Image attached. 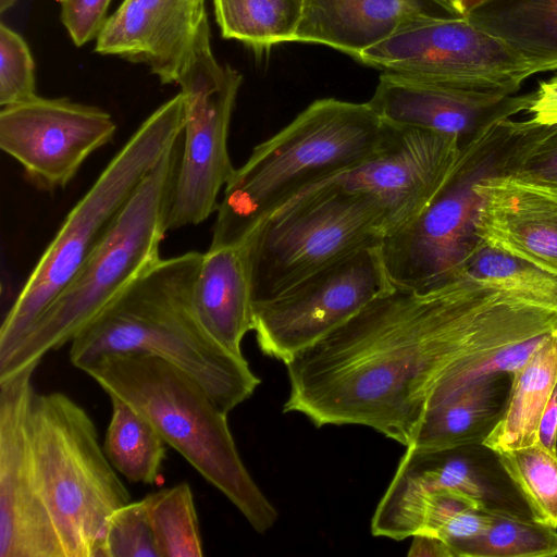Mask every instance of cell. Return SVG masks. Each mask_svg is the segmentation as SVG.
I'll return each instance as SVG.
<instances>
[{
  "mask_svg": "<svg viewBox=\"0 0 557 557\" xmlns=\"http://www.w3.org/2000/svg\"><path fill=\"white\" fill-rule=\"evenodd\" d=\"M475 188L480 242L557 275V186L495 174Z\"/></svg>",
  "mask_w": 557,
  "mask_h": 557,
  "instance_id": "18",
  "label": "cell"
},
{
  "mask_svg": "<svg viewBox=\"0 0 557 557\" xmlns=\"http://www.w3.org/2000/svg\"><path fill=\"white\" fill-rule=\"evenodd\" d=\"M457 557H554L557 529L492 508L488 529L456 548Z\"/></svg>",
  "mask_w": 557,
  "mask_h": 557,
  "instance_id": "28",
  "label": "cell"
},
{
  "mask_svg": "<svg viewBox=\"0 0 557 557\" xmlns=\"http://www.w3.org/2000/svg\"><path fill=\"white\" fill-rule=\"evenodd\" d=\"M145 498L159 557L203 556L194 495L188 483L161 488Z\"/></svg>",
  "mask_w": 557,
  "mask_h": 557,
  "instance_id": "27",
  "label": "cell"
},
{
  "mask_svg": "<svg viewBox=\"0 0 557 557\" xmlns=\"http://www.w3.org/2000/svg\"><path fill=\"white\" fill-rule=\"evenodd\" d=\"M26 431L63 557H102L109 518L131 495L100 445L91 417L66 394L35 393Z\"/></svg>",
  "mask_w": 557,
  "mask_h": 557,
  "instance_id": "7",
  "label": "cell"
},
{
  "mask_svg": "<svg viewBox=\"0 0 557 557\" xmlns=\"http://www.w3.org/2000/svg\"><path fill=\"white\" fill-rule=\"evenodd\" d=\"M17 0H0V12L4 13L5 11L10 10Z\"/></svg>",
  "mask_w": 557,
  "mask_h": 557,
  "instance_id": "42",
  "label": "cell"
},
{
  "mask_svg": "<svg viewBox=\"0 0 557 557\" xmlns=\"http://www.w3.org/2000/svg\"><path fill=\"white\" fill-rule=\"evenodd\" d=\"M194 301L206 330L225 348L243 355L252 331V281L247 246L208 248L197 275Z\"/></svg>",
  "mask_w": 557,
  "mask_h": 557,
  "instance_id": "20",
  "label": "cell"
},
{
  "mask_svg": "<svg viewBox=\"0 0 557 557\" xmlns=\"http://www.w3.org/2000/svg\"><path fill=\"white\" fill-rule=\"evenodd\" d=\"M491 520L492 508L484 504L458 513L443 525L435 536L446 542L456 555V548L482 535L488 529Z\"/></svg>",
  "mask_w": 557,
  "mask_h": 557,
  "instance_id": "35",
  "label": "cell"
},
{
  "mask_svg": "<svg viewBox=\"0 0 557 557\" xmlns=\"http://www.w3.org/2000/svg\"><path fill=\"white\" fill-rule=\"evenodd\" d=\"M191 1H194L197 4H205V0H191Z\"/></svg>",
  "mask_w": 557,
  "mask_h": 557,
  "instance_id": "43",
  "label": "cell"
},
{
  "mask_svg": "<svg viewBox=\"0 0 557 557\" xmlns=\"http://www.w3.org/2000/svg\"><path fill=\"white\" fill-rule=\"evenodd\" d=\"M358 61L406 78L459 90L513 96L557 62L527 57L468 15L413 22L366 49Z\"/></svg>",
  "mask_w": 557,
  "mask_h": 557,
  "instance_id": "10",
  "label": "cell"
},
{
  "mask_svg": "<svg viewBox=\"0 0 557 557\" xmlns=\"http://www.w3.org/2000/svg\"><path fill=\"white\" fill-rule=\"evenodd\" d=\"M388 126L387 137L375 154L315 183L374 200L384 213L386 235L423 209L450 174L461 150L460 141L453 136Z\"/></svg>",
  "mask_w": 557,
  "mask_h": 557,
  "instance_id": "15",
  "label": "cell"
},
{
  "mask_svg": "<svg viewBox=\"0 0 557 557\" xmlns=\"http://www.w3.org/2000/svg\"><path fill=\"white\" fill-rule=\"evenodd\" d=\"M512 379V373H491L428 403L408 447L450 449L482 445L505 411Z\"/></svg>",
  "mask_w": 557,
  "mask_h": 557,
  "instance_id": "21",
  "label": "cell"
},
{
  "mask_svg": "<svg viewBox=\"0 0 557 557\" xmlns=\"http://www.w3.org/2000/svg\"><path fill=\"white\" fill-rule=\"evenodd\" d=\"M496 455L532 519L557 529V454L537 442Z\"/></svg>",
  "mask_w": 557,
  "mask_h": 557,
  "instance_id": "29",
  "label": "cell"
},
{
  "mask_svg": "<svg viewBox=\"0 0 557 557\" xmlns=\"http://www.w3.org/2000/svg\"><path fill=\"white\" fill-rule=\"evenodd\" d=\"M531 121V120H530ZM532 123L540 124V125H548L557 123V109L549 111L545 113L544 115L540 116L535 121H531Z\"/></svg>",
  "mask_w": 557,
  "mask_h": 557,
  "instance_id": "40",
  "label": "cell"
},
{
  "mask_svg": "<svg viewBox=\"0 0 557 557\" xmlns=\"http://www.w3.org/2000/svg\"><path fill=\"white\" fill-rule=\"evenodd\" d=\"M537 436L540 444L557 454V384L543 411Z\"/></svg>",
  "mask_w": 557,
  "mask_h": 557,
  "instance_id": "38",
  "label": "cell"
},
{
  "mask_svg": "<svg viewBox=\"0 0 557 557\" xmlns=\"http://www.w3.org/2000/svg\"><path fill=\"white\" fill-rule=\"evenodd\" d=\"M386 233L384 213L371 198L330 185L306 187L243 243L253 304L280 296L357 251L379 247Z\"/></svg>",
  "mask_w": 557,
  "mask_h": 557,
  "instance_id": "9",
  "label": "cell"
},
{
  "mask_svg": "<svg viewBox=\"0 0 557 557\" xmlns=\"http://www.w3.org/2000/svg\"><path fill=\"white\" fill-rule=\"evenodd\" d=\"M466 15L520 53L557 62V0H490Z\"/></svg>",
  "mask_w": 557,
  "mask_h": 557,
  "instance_id": "23",
  "label": "cell"
},
{
  "mask_svg": "<svg viewBox=\"0 0 557 557\" xmlns=\"http://www.w3.org/2000/svg\"><path fill=\"white\" fill-rule=\"evenodd\" d=\"M490 0H457L459 11L466 15Z\"/></svg>",
  "mask_w": 557,
  "mask_h": 557,
  "instance_id": "39",
  "label": "cell"
},
{
  "mask_svg": "<svg viewBox=\"0 0 557 557\" xmlns=\"http://www.w3.org/2000/svg\"><path fill=\"white\" fill-rule=\"evenodd\" d=\"M392 288L379 247L362 249L253 304L252 332L264 355L287 363Z\"/></svg>",
  "mask_w": 557,
  "mask_h": 557,
  "instance_id": "12",
  "label": "cell"
},
{
  "mask_svg": "<svg viewBox=\"0 0 557 557\" xmlns=\"http://www.w3.org/2000/svg\"><path fill=\"white\" fill-rule=\"evenodd\" d=\"M111 0H61L60 18L75 46L96 39L106 21Z\"/></svg>",
  "mask_w": 557,
  "mask_h": 557,
  "instance_id": "33",
  "label": "cell"
},
{
  "mask_svg": "<svg viewBox=\"0 0 557 557\" xmlns=\"http://www.w3.org/2000/svg\"><path fill=\"white\" fill-rule=\"evenodd\" d=\"M115 132L109 112L69 98L37 95L0 111V148L34 186L47 191L64 188Z\"/></svg>",
  "mask_w": 557,
  "mask_h": 557,
  "instance_id": "13",
  "label": "cell"
},
{
  "mask_svg": "<svg viewBox=\"0 0 557 557\" xmlns=\"http://www.w3.org/2000/svg\"><path fill=\"white\" fill-rule=\"evenodd\" d=\"M110 399L112 413L102 445L109 461L133 483H157L168 444L131 405L115 396Z\"/></svg>",
  "mask_w": 557,
  "mask_h": 557,
  "instance_id": "24",
  "label": "cell"
},
{
  "mask_svg": "<svg viewBox=\"0 0 557 557\" xmlns=\"http://www.w3.org/2000/svg\"><path fill=\"white\" fill-rule=\"evenodd\" d=\"M177 84L185 115L168 227L198 225L216 213L219 197L235 171L228 151L232 113L242 75L221 65L211 48L208 16Z\"/></svg>",
  "mask_w": 557,
  "mask_h": 557,
  "instance_id": "11",
  "label": "cell"
},
{
  "mask_svg": "<svg viewBox=\"0 0 557 557\" xmlns=\"http://www.w3.org/2000/svg\"><path fill=\"white\" fill-rule=\"evenodd\" d=\"M203 253L161 258L92 319L70 343L83 371L101 357L141 352L193 377L227 413L260 384L244 355L221 345L201 323L194 290Z\"/></svg>",
  "mask_w": 557,
  "mask_h": 557,
  "instance_id": "2",
  "label": "cell"
},
{
  "mask_svg": "<svg viewBox=\"0 0 557 557\" xmlns=\"http://www.w3.org/2000/svg\"><path fill=\"white\" fill-rule=\"evenodd\" d=\"M83 371L108 395L131 405L201 476L240 511L258 533L277 520V510L240 458L227 412L188 374L141 352L109 355Z\"/></svg>",
  "mask_w": 557,
  "mask_h": 557,
  "instance_id": "4",
  "label": "cell"
},
{
  "mask_svg": "<svg viewBox=\"0 0 557 557\" xmlns=\"http://www.w3.org/2000/svg\"><path fill=\"white\" fill-rule=\"evenodd\" d=\"M408 556L411 557H456L451 547L435 535L417 533L411 536Z\"/></svg>",
  "mask_w": 557,
  "mask_h": 557,
  "instance_id": "37",
  "label": "cell"
},
{
  "mask_svg": "<svg viewBox=\"0 0 557 557\" xmlns=\"http://www.w3.org/2000/svg\"><path fill=\"white\" fill-rule=\"evenodd\" d=\"M205 4L123 0L96 38L95 51L143 63L162 84H177L193 52Z\"/></svg>",
  "mask_w": 557,
  "mask_h": 557,
  "instance_id": "17",
  "label": "cell"
},
{
  "mask_svg": "<svg viewBox=\"0 0 557 557\" xmlns=\"http://www.w3.org/2000/svg\"><path fill=\"white\" fill-rule=\"evenodd\" d=\"M557 384V327L513 374L505 411L482 445L500 453L539 442V425Z\"/></svg>",
  "mask_w": 557,
  "mask_h": 557,
  "instance_id": "22",
  "label": "cell"
},
{
  "mask_svg": "<svg viewBox=\"0 0 557 557\" xmlns=\"http://www.w3.org/2000/svg\"><path fill=\"white\" fill-rule=\"evenodd\" d=\"M556 327V312L466 273L425 292L392 288L285 363L283 411L318 428L368 426L408 447L450 368Z\"/></svg>",
  "mask_w": 557,
  "mask_h": 557,
  "instance_id": "1",
  "label": "cell"
},
{
  "mask_svg": "<svg viewBox=\"0 0 557 557\" xmlns=\"http://www.w3.org/2000/svg\"><path fill=\"white\" fill-rule=\"evenodd\" d=\"M223 38L236 39L255 50L290 42L304 0H212Z\"/></svg>",
  "mask_w": 557,
  "mask_h": 557,
  "instance_id": "25",
  "label": "cell"
},
{
  "mask_svg": "<svg viewBox=\"0 0 557 557\" xmlns=\"http://www.w3.org/2000/svg\"><path fill=\"white\" fill-rule=\"evenodd\" d=\"M532 99L533 91L475 94L383 72L368 103L387 124L453 136L462 146L487 125L527 112Z\"/></svg>",
  "mask_w": 557,
  "mask_h": 557,
  "instance_id": "16",
  "label": "cell"
},
{
  "mask_svg": "<svg viewBox=\"0 0 557 557\" xmlns=\"http://www.w3.org/2000/svg\"><path fill=\"white\" fill-rule=\"evenodd\" d=\"M181 92L158 107L111 158L65 216L0 327V362L73 280L146 175L181 140Z\"/></svg>",
  "mask_w": 557,
  "mask_h": 557,
  "instance_id": "5",
  "label": "cell"
},
{
  "mask_svg": "<svg viewBox=\"0 0 557 557\" xmlns=\"http://www.w3.org/2000/svg\"><path fill=\"white\" fill-rule=\"evenodd\" d=\"M502 174L557 186V123L540 125L524 120Z\"/></svg>",
  "mask_w": 557,
  "mask_h": 557,
  "instance_id": "30",
  "label": "cell"
},
{
  "mask_svg": "<svg viewBox=\"0 0 557 557\" xmlns=\"http://www.w3.org/2000/svg\"><path fill=\"white\" fill-rule=\"evenodd\" d=\"M102 557H159L146 498L129 502L110 516Z\"/></svg>",
  "mask_w": 557,
  "mask_h": 557,
  "instance_id": "31",
  "label": "cell"
},
{
  "mask_svg": "<svg viewBox=\"0 0 557 557\" xmlns=\"http://www.w3.org/2000/svg\"><path fill=\"white\" fill-rule=\"evenodd\" d=\"M557 109V74L547 81H542L533 91V99L528 113L531 121H535L545 113Z\"/></svg>",
  "mask_w": 557,
  "mask_h": 557,
  "instance_id": "36",
  "label": "cell"
},
{
  "mask_svg": "<svg viewBox=\"0 0 557 557\" xmlns=\"http://www.w3.org/2000/svg\"><path fill=\"white\" fill-rule=\"evenodd\" d=\"M388 129L368 102H311L235 169L223 189L209 248L243 244L296 194L375 154Z\"/></svg>",
  "mask_w": 557,
  "mask_h": 557,
  "instance_id": "3",
  "label": "cell"
},
{
  "mask_svg": "<svg viewBox=\"0 0 557 557\" xmlns=\"http://www.w3.org/2000/svg\"><path fill=\"white\" fill-rule=\"evenodd\" d=\"M484 504L482 498L457 488L433 491L423 502L418 533L435 535L443 525L458 513Z\"/></svg>",
  "mask_w": 557,
  "mask_h": 557,
  "instance_id": "34",
  "label": "cell"
},
{
  "mask_svg": "<svg viewBox=\"0 0 557 557\" xmlns=\"http://www.w3.org/2000/svg\"><path fill=\"white\" fill-rule=\"evenodd\" d=\"M438 1L450 14L462 15L459 11L457 0H436Z\"/></svg>",
  "mask_w": 557,
  "mask_h": 557,
  "instance_id": "41",
  "label": "cell"
},
{
  "mask_svg": "<svg viewBox=\"0 0 557 557\" xmlns=\"http://www.w3.org/2000/svg\"><path fill=\"white\" fill-rule=\"evenodd\" d=\"M180 152L181 140L141 181L73 280L39 315L12 355L0 362V377L38 364L47 352L71 343L161 259Z\"/></svg>",
  "mask_w": 557,
  "mask_h": 557,
  "instance_id": "6",
  "label": "cell"
},
{
  "mask_svg": "<svg viewBox=\"0 0 557 557\" xmlns=\"http://www.w3.org/2000/svg\"><path fill=\"white\" fill-rule=\"evenodd\" d=\"M37 366L0 377V557H63L27 441Z\"/></svg>",
  "mask_w": 557,
  "mask_h": 557,
  "instance_id": "14",
  "label": "cell"
},
{
  "mask_svg": "<svg viewBox=\"0 0 557 557\" xmlns=\"http://www.w3.org/2000/svg\"><path fill=\"white\" fill-rule=\"evenodd\" d=\"M463 273L483 284L557 313V275L479 243Z\"/></svg>",
  "mask_w": 557,
  "mask_h": 557,
  "instance_id": "26",
  "label": "cell"
},
{
  "mask_svg": "<svg viewBox=\"0 0 557 557\" xmlns=\"http://www.w3.org/2000/svg\"><path fill=\"white\" fill-rule=\"evenodd\" d=\"M35 63L23 37L0 23V106L36 97Z\"/></svg>",
  "mask_w": 557,
  "mask_h": 557,
  "instance_id": "32",
  "label": "cell"
},
{
  "mask_svg": "<svg viewBox=\"0 0 557 557\" xmlns=\"http://www.w3.org/2000/svg\"><path fill=\"white\" fill-rule=\"evenodd\" d=\"M522 126L523 121L502 119L463 144L450 174L423 209L383 237L379 251L394 288L425 292L463 273L480 243L475 185L503 173Z\"/></svg>",
  "mask_w": 557,
  "mask_h": 557,
  "instance_id": "8",
  "label": "cell"
},
{
  "mask_svg": "<svg viewBox=\"0 0 557 557\" xmlns=\"http://www.w3.org/2000/svg\"><path fill=\"white\" fill-rule=\"evenodd\" d=\"M444 15L453 14L436 0H304L292 41L329 46L357 59L413 22Z\"/></svg>",
  "mask_w": 557,
  "mask_h": 557,
  "instance_id": "19",
  "label": "cell"
}]
</instances>
